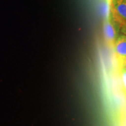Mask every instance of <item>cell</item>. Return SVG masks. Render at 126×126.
<instances>
[{
    "mask_svg": "<svg viewBox=\"0 0 126 126\" xmlns=\"http://www.w3.org/2000/svg\"><path fill=\"white\" fill-rule=\"evenodd\" d=\"M119 75L122 83V91L126 97V65L119 68Z\"/></svg>",
    "mask_w": 126,
    "mask_h": 126,
    "instance_id": "cell-4",
    "label": "cell"
},
{
    "mask_svg": "<svg viewBox=\"0 0 126 126\" xmlns=\"http://www.w3.org/2000/svg\"><path fill=\"white\" fill-rule=\"evenodd\" d=\"M120 32L121 33L126 35V24L123 25L122 27L120 28Z\"/></svg>",
    "mask_w": 126,
    "mask_h": 126,
    "instance_id": "cell-6",
    "label": "cell"
},
{
    "mask_svg": "<svg viewBox=\"0 0 126 126\" xmlns=\"http://www.w3.org/2000/svg\"><path fill=\"white\" fill-rule=\"evenodd\" d=\"M116 1H117V0H107V4H108V7L110 8L111 4H113L114 2H116Z\"/></svg>",
    "mask_w": 126,
    "mask_h": 126,
    "instance_id": "cell-7",
    "label": "cell"
},
{
    "mask_svg": "<svg viewBox=\"0 0 126 126\" xmlns=\"http://www.w3.org/2000/svg\"><path fill=\"white\" fill-rule=\"evenodd\" d=\"M110 13L120 28L126 24V0H117L111 4Z\"/></svg>",
    "mask_w": 126,
    "mask_h": 126,
    "instance_id": "cell-2",
    "label": "cell"
},
{
    "mask_svg": "<svg viewBox=\"0 0 126 126\" xmlns=\"http://www.w3.org/2000/svg\"><path fill=\"white\" fill-rule=\"evenodd\" d=\"M120 112L123 113H126V100L125 103L124 104V105L123 106L122 109H121Z\"/></svg>",
    "mask_w": 126,
    "mask_h": 126,
    "instance_id": "cell-8",
    "label": "cell"
},
{
    "mask_svg": "<svg viewBox=\"0 0 126 126\" xmlns=\"http://www.w3.org/2000/svg\"><path fill=\"white\" fill-rule=\"evenodd\" d=\"M115 57L119 68L126 65V35L121 33L115 42L114 47Z\"/></svg>",
    "mask_w": 126,
    "mask_h": 126,
    "instance_id": "cell-3",
    "label": "cell"
},
{
    "mask_svg": "<svg viewBox=\"0 0 126 126\" xmlns=\"http://www.w3.org/2000/svg\"><path fill=\"white\" fill-rule=\"evenodd\" d=\"M105 39L108 45L113 48L114 43L120 32V26L113 18L110 11L107 14L103 25Z\"/></svg>",
    "mask_w": 126,
    "mask_h": 126,
    "instance_id": "cell-1",
    "label": "cell"
},
{
    "mask_svg": "<svg viewBox=\"0 0 126 126\" xmlns=\"http://www.w3.org/2000/svg\"><path fill=\"white\" fill-rule=\"evenodd\" d=\"M119 126H126V113L120 112L119 116Z\"/></svg>",
    "mask_w": 126,
    "mask_h": 126,
    "instance_id": "cell-5",
    "label": "cell"
}]
</instances>
